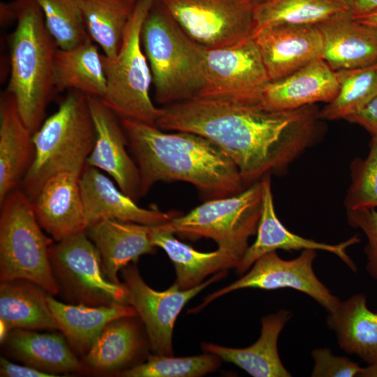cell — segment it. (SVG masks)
Instances as JSON below:
<instances>
[{
	"label": "cell",
	"mask_w": 377,
	"mask_h": 377,
	"mask_svg": "<svg viewBox=\"0 0 377 377\" xmlns=\"http://www.w3.org/2000/svg\"><path fill=\"white\" fill-rule=\"evenodd\" d=\"M161 108L158 128L191 132L212 141L235 164L246 188L267 175L284 172L323 133L316 104L268 110L195 97Z\"/></svg>",
	"instance_id": "6da1fadb"
},
{
	"label": "cell",
	"mask_w": 377,
	"mask_h": 377,
	"mask_svg": "<svg viewBox=\"0 0 377 377\" xmlns=\"http://www.w3.org/2000/svg\"><path fill=\"white\" fill-rule=\"evenodd\" d=\"M121 121L139 170L141 197L158 182L189 183L206 200L246 188L235 164L209 139L191 132L168 133L141 121Z\"/></svg>",
	"instance_id": "7a4b0ae2"
},
{
	"label": "cell",
	"mask_w": 377,
	"mask_h": 377,
	"mask_svg": "<svg viewBox=\"0 0 377 377\" xmlns=\"http://www.w3.org/2000/svg\"><path fill=\"white\" fill-rule=\"evenodd\" d=\"M1 20L17 22L10 37V75L7 89L23 122L34 134L45 120L54 88L58 49L36 0L1 3Z\"/></svg>",
	"instance_id": "3957f363"
},
{
	"label": "cell",
	"mask_w": 377,
	"mask_h": 377,
	"mask_svg": "<svg viewBox=\"0 0 377 377\" xmlns=\"http://www.w3.org/2000/svg\"><path fill=\"white\" fill-rule=\"evenodd\" d=\"M142 46L151 73L155 100L163 106L198 96L206 48L190 38L158 0L142 25Z\"/></svg>",
	"instance_id": "277c9868"
},
{
	"label": "cell",
	"mask_w": 377,
	"mask_h": 377,
	"mask_svg": "<svg viewBox=\"0 0 377 377\" xmlns=\"http://www.w3.org/2000/svg\"><path fill=\"white\" fill-rule=\"evenodd\" d=\"M34 162L20 188L31 200L52 176L71 172L80 176L96 140L87 96L71 90L57 111L33 134Z\"/></svg>",
	"instance_id": "5b68a950"
},
{
	"label": "cell",
	"mask_w": 377,
	"mask_h": 377,
	"mask_svg": "<svg viewBox=\"0 0 377 377\" xmlns=\"http://www.w3.org/2000/svg\"><path fill=\"white\" fill-rule=\"evenodd\" d=\"M0 281H30L51 295L60 293L49 258L54 240L45 234L31 200L19 187L0 204Z\"/></svg>",
	"instance_id": "8992f818"
},
{
	"label": "cell",
	"mask_w": 377,
	"mask_h": 377,
	"mask_svg": "<svg viewBox=\"0 0 377 377\" xmlns=\"http://www.w3.org/2000/svg\"><path fill=\"white\" fill-rule=\"evenodd\" d=\"M154 1H136L118 54L114 58L101 54L107 88L101 99L121 120L156 125L162 108L150 96L151 73L141 42L142 25Z\"/></svg>",
	"instance_id": "52a82bcc"
},
{
	"label": "cell",
	"mask_w": 377,
	"mask_h": 377,
	"mask_svg": "<svg viewBox=\"0 0 377 377\" xmlns=\"http://www.w3.org/2000/svg\"><path fill=\"white\" fill-rule=\"evenodd\" d=\"M264 196L263 178L234 195L205 201L188 214L161 224L191 239L207 237L240 260L256 234Z\"/></svg>",
	"instance_id": "ba28073f"
},
{
	"label": "cell",
	"mask_w": 377,
	"mask_h": 377,
	"mask_svg": "<svg viewBox=\"0 0 377 377\" xmlns=\"http://www.w3.org/2000/svg\"><path fill=\"white\" fill-rule=\"evenodd\" d=\"M49 258L59 290L72 304H127L126 287L105 276L100 254L85 231L54 242Z\"/></svg>",
	"instance_id": "9c48e42d"
},
{
	"label": "cell",
	"mask_w": 377,
	"mask_h": 377,
	"mask_svg": "<svg viewBox=\"0 0 377 377\" xmlns=\"http://www.w3.org/2000/svg\"><path fill=\"white\" fill-rule=\"evenodd\" d=\"M269 81L251 36L230 45L206 48L203 84L196 97L261 106Z\"/></svg>",
	"instance_id": "30bf717a"
},
{
	"label": "cell",
	"mask_w": 377,
	"mask_h": 377,
	"mask_svg": "<svg viewBox=\"0 0 377 377\" xmlns=\"http://www.w3.org/2000/svg\"><path fill=\"white\" fill-rule=\"evenodd\" d=\"M183 31L205 48L230 45L253 35L252 0H158Z\"/></svg>",
	"instance_id": "8fae6325"
},
{
	"label": "cell",
	"mask_w": 377,
	"mask_h": 377,
	"mask_svg": "<svg viewBox=\"0 0 377 377\" xmlns=\"http://www.w3.org/2000/svg\"><path fill=\"white\" fill-rule=\"evenodd\" d=\"M121 272L127 290V304L134 308L142 321L154 354L165 356L173 355L174 325L186 304L206 287L228 274V270L220 271L188 290H181L173 283L169 288L158 291L144 281L135 264L127 265Z\"/></svg>",
	"instance_id": "7c38bea8"
},
{
	"label": "cell",
	"mask_w": 377,
	"mask_h": 377,
	"mask_svg": "<svg viewBox=\"0 0 377 377\" xmlns=\"http://www.w3.org/2000/svg\"><path fill=\"white\" fill-rule=\"evenodd\" d=\"M317 251L305 249L292 260H283L276 251L258 258L249 271L238 280L204 298L200 304L188 313H196L214 300L230 292L247 288L272 290L291 288L302 292L318 303L327 313L340 301L316 275L313 265Z\"/></svg>",
	"instance_id": "4fadbf2b"
},
{
	"label": "cell",
	"mask_w": 377,
	"mask_h": 377,
	"mask_svg": "<svg viewBox=\"0 0 377 377\" xmlns=\"http://www.w3.org/2000/svg\"><path fill=\"white\" fill-rule=\"evenodd\" d=\"M87 99L96 140L87 165L105 172L122 192L137 202L141 198L140 176L121 121L100 98L87 96Z\"/></svg>",
	"instance_id": "5bb4252c"
},
{
	"label": "cell",
	"mask_w": 377,
	"mask_h": 377,
	"mask_svg": "<svg viewBox=\"0 0 377 377\" xmlns=\"http://www.w3.org/2000/svg\"><path fill=\"white\" fill-rule=\"evenodd\" d=\"M270 80L282 78L323 56L317 25L257 27L253 35Z\"/></svg>",
	"instance_id": "9a60e30c"
},
{
	"label": "cell",
	"mask_w": 377,
	"mask_h": 377,
	"mask_svg": "<svg viewBox=\"0 0 377 377\" xmlns=\"http://www.w3.org/2000/svg\"><path fill=\"white\" fill-rule=\"evenodd\" d=\"M264 196L263 210L256 232L255 242L249 246L235 267L236 272L243 274L263 255L276 251H303L313 249L331 253L341 259L353 272L357 267L347 253V249L360 242V237L355 235L339 244H332L307 239L290 231L276 216L271 186V175L264 178Z\"/></svg>",
	"instance_id": "2e32d148"
},
{
	"label": "cell",
	"mask_w": 377,
	"mask_h": 377,
	"mask_svg": "<svg viewBox=\"0 0 377 377\" xmlns=\"http://www.w3.org/2000/svg\"><path fill=\"white\" fill-rule=\"evenodd\" d=\"M79 183L87 226L106 218L158 226L180 215L177 211L140 207L102 171L88 165L81 173Z\"/></svg>",
	"instance_id": "e0dca14e"
},
{
	"label": "cell",
	"mask_w": 377,
	"mask_h": 377,
	"mask_svg": "<svg viewBox=\"0 0 377 377\" xmlns=\"http://www.w3.org/2000/svg\"><path fill=\"white\" fill-rule=\"evenodd\" d=\"M79 179L71 172L56 174L31 200L38 223L54 242L84 232L87 227Z\"/></svg>",
	"instance_id": "ac0fdd59"
},
{
	"label": "cell",
	"mask_w": 377,
	"mask_h": 377,
	"mask_svg": "<svg viewBox=\"0 0 377 377\" xmlns=\"http://www.w3.org/2000/svg\"><path fill=\"white\" fill-rule=\"evenodd\" d=\"M316 25L322 36V59L333 71L377 63V28L358 22L351 10Z\"/></svg>",
	"instance_id": "d6986e66"
},
{
	"label": "cell",
	"mask_w": 377,
	"mask_h": 377,
	"mask_svg": "<svg viewBox=\"0 0 377 377\" xmlns=\"http://www.w3.org/2000/svg\"><path fill=\"white\" fill-rule=\"evenodd\" d=\"M338 90L336 72L321 59L270 80L263 91L260 105L268 110H288L318 102L329 103Z\"/></svg>",
	"instance_id": "ffe728a7"
},
{
	"label": "cell",
	"mask_w": 377,
	"mask_h": 377,
	"mask_svg": "<svg viewBox=\"0 0 377 377\" xmlns=\"http://www.w3.org/2000/svg\"><path fill=\"white\" fill-rule=\"evenodd\" d=\"M150 226L114 219H103L89 225L85 233L96 247L102 269L112 282L120 284L117 274L130 263L136 264L142 255L153 254Z\"/></svg>",
	"instance_id": "44dd1931"
},
{
	"label": "cell",
	"mask_w": 377,
	"mask_h": 377,
	"mask_svg": "<svg viewBox=\"0 0 377 377\" xmlns=\"http://www.w3.org/2000/svg\"><path fill=\"white\" fill-rule=\"evenodd\" d=\"M34 158L33 133L20 117L14 97L6 90L0 100V204L20 187Z\"/></svg>",
	"instance_id": "7402d4cb"
},
{
	"label": "cell",
	"mask_w": 377,
	"mask_h": 377,
	"mask_svg": "<svg viewBox=\"0 0 377 377\" xmlns=\"http://www.w3.org/2000/svg\"><path fill=\"white\" fill-rule=\"evenodd\" d=\"M291 318L292 312L285 309L263 317L260 336L249 347L233 348L203 343L202 349L205 353L214 354L222 360L235 364L253 377H290L291 374L280 359L278 339Z\"/></svg>",
	"instance_id": "603a6c76"
},
{
	"label": "cell",
	"mask_w": 377,
	"mask_h": 377,
	"mask_svg": "<svg viewBox=\"0 0 377 377\" xmlns=\"http://www.w3.org/2000/svg\"><path fill=\"white\" fill-rule=\"evenodd\" d=\"M48 294L49 308L59 330L71 349L82 356L89 350L104 327L111 321L126 317H138L130 305L89 306L68 304Z\"/></svg>",
	"instance_id": "cb8c5ba5"
},
{
	"label": "cell",
	"mask_w": 377,
	"mask_h": 377,
	"mask_svg": "<svg viewBox=\"0 0 377 377\" xmlns=\"http://www.w3.org/2000/svg\"><path fill=\"white\" fill-rule=\"evenodd\" d=\"M47 295L40 286L26 279L1 282V343L14 329L58 330L49 308Z\"/></svg>",
	"instance_id": "d4e9b609"
},
{
	"label": "cell",
	"mask_w": 377,
	"mask_h": 377,
	"mask_svg": "<svg viewBox=\"0 0 377 377\" xmlns=\"http://www.w3.org/2000/svg\"><path fill=\"white\" fill-rule=\"evenodd\" d=\"M3 343L15 359L45 372L87 373L90 370L77 359L65 337L58 333L14 329Z\"/></svg>",
	"instance_id": "484cf974"
},
{
	"label": "cell",
	"mask_w": 377,
	"mask_h": 377,
	"mask_svg": "<svg viewBox=\"0 0 377 377\" xmlns=\"http://www.w3.org/2000/svg\"><path fill=\"white\" fill-rule=\"evenodd\" d=\"M326 320L343 350L368 365L377 364V313L369 309L365 295L340 300Z\"/></svg>",
	"instance_id": "4316f807"
},
{
	"label": "cell",
	"mask_w": 377,
	"mask_h": 377,
	"mask_svg": "<svg viewBox=\"0 0 377 377\" xmlns=\"http://www.w3.org/2000/svg\"><path fill=\"white\" fill-rule=\"evenodd\" d=\"M174 233L158 226H150L149 236L153 245L165 251L176 271L175 284L188 290L202 283L210 274L237 267L239 259L218 248L212 252H201L181 242Z\"/></svg>",
	"instance_id": "83f0119b"
},
{
	"label": "cell",
	"mask_w": 377,
	"mask_h": 377,
	"mask_svg": "<svg viewBox=\"0 0 377 377\" xmlns=\"http://www.w3.org/2000/svg\"><path fill=\"white\" fill-rule=\"evenodd\" d=\"M101 54L91 38L69 49L58 48L54 63L55 91L75 90L102 98L107 80Z\"/></svg>",
	"instance_id": "f1b7e54d"
},
{
	"label": "cell",
	"mask_w": 377,
	"mask_h": 377,
	"mask_svg": "<svg viewBox=\"0 0 377 377\" xmlns=\"http://www.w3.org/2000/svg\"><path fill=\"white\" fill-rule=\"evenodd\" d=\"M135 317L121 318L109 323L83 356L84 362L97 371L109 372L130 362L140 350L142 338Z\"/></svg>",
	"instance_id": "f546056e"
},
{
	"label": "cell",
	"mask_w": 377,
	"mask_h": 377,
	"mask_svg": "<svg viewBox=\"0 0 377 377\" xmlns=\"http://www.w3.org/2000/svg\"><path fill=\"white\" fill-rule=\"evenodd\" d=\"M135 3L132 0H82L88 34L107 57L114 58L118 54Z\"/></svg>",
	"instance_id": "4dcf8cb0"
},
{
	"label": "cell",
	"mask_w": 377,
	"mask_h": 377,
	"mask_svg": "<svg viewBox=\"0 0 377 377\" xmlns=\"http://www.w3.org/2000/svg\"><path fill=\"white\" fill-rule=\"evenodd\" d=\"M335 72L339 82L338 93L320 110L322 120L346 119L364 108L377 96V63Z\"/></svg>",
	"instance_id": "1f68e13d"
},
{
	"label": "cell",
	"mask_w": 377,
	"mask_h": 377,
	"mask_svg": "<svg viewBox=\"0 0 377 377\" xmlns=\"http://www.w3.org/2000/svg\"><path fill=\"white\" fill-rule=\"evenodd\" d=\"M350 9L326 0H268L255 7L256 28L316 25Z\"/></svg>",
	"instance_id": "d6a6232c"
},
{
	"label": "cell",
	"mask_w": 377,
	"mask_h": 377,
	"mask_svg": "<svg viewBox=\"0 0 377 377\" xmlns=\"http://www.w3.org/2000/svg\"><path fill=\"white\" fill-rule=\"evenodd\" d=\"M46 27L58 48L69 49L91 38L87 30L82 0H36Z\"/></svg>",
	"instance_id": "836d02e7"
},
{
	"label": "cell",
	"mask_w": 377,
	"mask_h": 377,
	"mask_svg": "<svg viewBox=\"0 0 377 377\" xmlns=\"http://www.w3.org/2000/svg\"><path fill=\"white\" fill-rule=\"evenodd\" d=\"M221 359L212 353L183 357L153 355L146 362L123 371L126 377H198L214 372Z\"/></svg>",
	"instance_id": "e575fe53"
},
{
	"label": "cell",
	"mask_w": 377,
	"mask_h": 377,
	"mask_svg": "<svg viewBox=\"0 0 377 377\" xmlns=\"http://www.w3.org/2000/svg\"><path fill=\"white\" fill-rule=\"evenodd\" d=\"M350 184L343 205L346 211L377 207V137L371 136L369 151L350 165Z\"/></svg>",
	"instance_id": "d590c367"
},
{
	"label": "cell",
	"mask_w": 377,
	"mask_h": 377,
	"mask_svg": "<svg viewBox=\"0 0 377 377\" xmlns=\"http://www.w3.org/2000/svg\"><path fill=\"white\" fill-rule=\"evenodd\" d=\"M348 224L361 230L367 238L364 249L366 270L377 282V211L375 209H359L346 211Z\"/></svg>",
	"instance_id": "8d00e7d4"
},
{
	"label": "cell",
	"mask_w": 377,
	"mask_h": 377,
	"mask_svg": "<svg viewBox=\"0 0 377 377\" xmlns=\"http://www.w3.org/2000/svg\"><path fill=\"white\" fill-rule=\"evenodd\" d=\"M314 365L312 377L358 376L362 367L348 357L337 356L327 348H315L311 351Z\"/></svg>",
	"instance_id": "74e56055"
},
{
	"label": "cell",
	"mask_w": 377,
	"mask_h": 377,
	"mask_svg": "<svg viewBox=\"0 0 377 377\" xmlns=\"http://www.w3.org/2000/svg\"><path fill=\"white\" fill-rule=\"evenodd\" d=\"M346 121L356 124L377 137V96L359 112L349 116Z\"/></svg>",
	"instance_id": "f35d334b"
},
{
	"label": "cell",
	"mask_w": 377,
	"mask_h": 377,
	"mask_svg": "<svg viewBox=\"0 0 377 377\" xmlns=\"http://www.w3.org/2000/svg\"><path fill=\"white\" fill-rule=\"evenodd\" d=\"M0 376L3 377H54L58 376L29 365H20L7 359L0 358Z\"/></svg>",
	"instance_id": "ab89813d"
},
{
	"label": "cell",
	"mask_w": 377,
	"mask_h": 377,
	"mask_svg": "<svg viewBox=\"0 0 377 377\" xmlns=\"http://www.w3.org/2000/svg\"><path fill=\"white\" fill-rule=\"evenodd\" d=\"M375 9H377V0H357L351 11L354 16H358Z\"/></svg>",
	"instance_id": "60d3db41"
},
{
	"label": "cell",
	"mask_w": 377,
	"mask_h": 377,
	"mask_svg": "<svg viewBox=\"0 0 377 377\" xmlns=\"http://www.w3.org/2000/svg\"><path fill=\"white\" fill-rule=\"evenodd\" d=\"M354 17L361 23L377 28V9Z\"/></svg>",
	"instance_id": "b9f144b4"
},
{
	"label": "cell",
	"mask_w": 377,
	"mask_h": 377,
	"mask_svg": "<svg viewBox=\"0 0 377 377\" xmlns=\"http://www.w3.org/2000/svg\"><path fill=\"white\" fill-rule=\"evenodd\" d=\"M358 376L377 377V364H369L367 367L362 368Z\"/></svg>",
	"instance_id": "7bdbcfd3"
},
{
	"label": "cell",
	"mask_w": 377,
	"mask_h": 377,
	"mask_svg": "<svg viewBox=\"0 0 377 377\" xmlns=\"http://www.w3.org/2000/svg\"><path fill=\"white\" fill-rule=\"evenodd\" d=\"M326 1L346 7L350 9V10H352V8H353L354 5L355 4L357 1V0H326Z\"/></svg>",
	"instance_id": "ee69618b"
},
{
	"label": "cell",
	"mask_w": 377,
	"mask_h": 377,
	"mask_svg": "<svg viewBox=\"0 0 377 377\" xmlns=\"http://www.w3.org/2000/svg\"><path fill=\"white\" fill-rule=\"evenodd\" d=\"M252 1L253 3L255 4V6H256L267 1L268 0H252Z\"/></svg>",
	"instance_id": "f6af8a7d"
},
{
	"label": "cell",
	"mask_w": 377,
	"mask_h": 377,
	"mask_svg": "<svg viewBox=\"0 0 377 377\" xmlns=\"http://www.w3.org/2000/svg\"><path fill=\"white\" fill-rule=\"evenodd\" d=\"M132 1H138V0H132Z\"/></svg>",
	"instance_id": "bcb514c9"
}]
</instances>
